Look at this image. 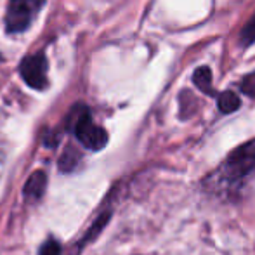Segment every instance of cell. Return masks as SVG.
<instances>
[{"instance_id": "obj_6", "label": "cell", "mask_w": 255, "mask_h": 255, "mask_svg": "<svg viewBox=\"0 0 255 255\" xmlns=\"http://www.w3.org/2000/svg\"><path fill=\"white\" fill-rule=\"evenodd\" d=\"M195 85L207 96H214V87H212V70L208 66H200L193 75Z\"/></svg>"}, {"instance_id": "obj_9", "label": "cell", "mask_w": 255, "mask_h": 255, "mask_svg": "<svg viewBox=\"0 0 255 255\" xmlns=\"http://www.w3.org/2000/svg\"><path fill=\"white\" fill-rule=\"evenodd\" d=\"M240 42H242V45H252L255 42V14L252 16V19L249 21V23L243 26L242 33H240Z\"/></svg>"}, {"instance_id": "obj_5", "label": "cell", "mask_w": 255, "mask_h": 255, "mask_svg": "<svg viewBox=\"0 0 255 255\" xmlns=\"http://www.w3.org/2000/svg\"><path fill=\"white\" fill-rule=\"evenodd\" d=\"M47 188V175L44 170H37L30 175L23 189V195L28 202H38Z\"/></svg>"}, {"instance_id": "obj_11", "label": "cell", "mask_w": 255, "mask_h": 255, "mask_svg": "<svg viewBox=\"0 0 255 255\" xmlns=\"http://www.w3.org/2000/svg\"><path fill=\"white\" fill-rule=\"evenodd\" d=\"M40 255H61V245L56 240H49L40 247Z\"/></svg>"}, {"instance_id": "obj_4", "label": "cell", "mask_w": 255, "mask_h": 255, "mask_svg": "<svg viewBox=\"0 0 255 255\" xmlns=\"http://www.w3.org/2000/svg\"><path fill=\"white\" fill-rule=\"evenodd\" d=\"M19 73L23 77V80L31 89H37V91L47 89L49 78H47V57H45V54L38 52L33 54V56L24 57L19 64Z\"/></svg>"}, {"instance_id": "obj_8", "label": "cell", "mask_w": 255, "mask_h": 255, "mask_svg": "<svg viewBox=\"0 0 255 255\" xmlns=\"http://www.w3.org/2000/svg\"><path fill=\"white\" fill-rule=\"evenodd\" d=\"M77 161H78V153L75 151L73 148H68L66 151L63 153V156H61L59 167L63 168V172H70V170H73V168H75Z\"/></svg>"}, {"instance_id": "obj_3", "label": "cell", "mask_w": 255, "mask_h": 255, "mask_svg": "<svg viewBox=\"0 0 255 255\" xmlns=\"http://www.w3.org/2000/svg\"><path fill=\"white\" fill-rule=\"evenodd\" d=\"M255 168V141L236 148L224 163V174L231 181H238Z\"/></svg>"}, {"instance_id": "obj_1", "label": "cell", "mask_w": 255, "mask_h": 255, "mask_svg": "<svg viewBox=\"0 0 255 255\" xmlns=\"http://www.w3.org/2000/svg\"><path fill=\"white\" fill-rule=\"evenodd\" d=\"M45 0H9L5 12V28L9 33L26 31L44 7Z\"/></svg>"}, {"instance_id": "obj_2", "label": "cell", "mask_w": 255, "mask_h": 255, "mask_svg": "<svg viewBox=\"0 0 255 255\" xmlns=\"http://www.w3.org/2000/svg\"><path fill=\"white\" fill-rule=\"evenodd\" d=\"M73 130L78 141L91 151H99L108 144V132L92 122L87 108H80L78 115L73 118Z\"/></svg>"}, {"instance_id": "obj_7", "label": "cell", "mask_w": 255, "mask_h": 255, "mask_svg": "<svg viewBox=\"0 0 255 255\" xmlns=\"http://www.w3.org/2000/svg\"><path fill=\"white\" fill-rule=\"evenodd\" d=\"M217 104H219V110H221L222 113H233V111L238 110L242 101H240L238 94H235L233 91H224L221 96H219Z\"/></svg>"}, {"instance_id": "obj_10", "label": "cell", "mask_w": 255, "mask_h": 255, "mask_svg": "<svg viewBox=\"0 0 255 255\" xmlns=\"http://www.w3.org/2000/svg\"><path fill=\"white\" fill-rule=\"evenodd\" d=\"M242 91L245 92L249 98H255V73H250L243 78L242 82Z\"/></svg>"}]
</instances>
